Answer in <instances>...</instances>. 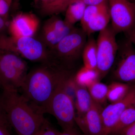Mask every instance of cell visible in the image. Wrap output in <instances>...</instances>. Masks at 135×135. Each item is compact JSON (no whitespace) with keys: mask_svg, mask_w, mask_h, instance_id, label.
Wrapping results in <instances>:
<instances>
[{"mask_svg":"<svg viewBox=\"0 0 135 135\" xmlns=\"http://www.w3.org/2000/svg\"><path fill=\"white\" fill-rule=\"evenodd\" d=\"M68 73L55 63H43L27 73L20 88L21 94L36 112L47 113L59 83Z\"/></svg>","mask_w":135,"mask_h":135,"instance_id":"cell-1","label":"cell"},{"mask_svg":"<svg viewBox=\"0 0 135 135\" xmlns=\"http://www.w3.org/2000/svg\"><path fill=\"white\" fill-rule=\"evenodd\" d=\"M0 98L8 125L17 135H35L47 120L18 91L3 90Z\"/></svg>","mask_w":135,"mask_h":135,"instance_id":"cell-2","label":"cell"},{"mask_svg":"<svg viewBox=\"0 0 135 135\" xmlns=\"http://www.w3.org/2000/svg\"><path fill=\"white\" fill-rule=\"evenodd\" d=\"M0 52L15 53L22 58L42 64L52 61L50 51L33 37H15L0 35Z\"/></svg>","mask_w":135,"mask_h":135,"instance_id":"cell-3","label":"cell"},{"mask_svg":"<svg viewBox=\"0 0 135 135\" xmlns=\"http://www.w3.org/2000/svg\"><path fill=\"white\" fill-rule=\"evenodd\" d=\"M68 74L60 81L51 99L47 113L53 115L63 130L75 128V103L69 95L65 88Z\"/></svg>","mask_w":135,"mask_h":135,"instance_id":"cell-4","label":"cell"},{"mask_svg":"<svg viewBox=\"0 0 135 135\" xmlns=\"http://www.w3.org/2000/svg\"><path fill=\"white\" fill-rule=\"evenodd\" d=\"M27 64L15 53L0 52V85L3 90L18 91L27 74Z\"/></svg>","mask_w":135,"mask_h":135,"instance_id":"cell-5","label":"cell"},{"mask_svg":"<svg viewBox=\"0 0 135 135\" xmlns=\"http://www.w3.org/2000/svg\"><path fill=\"white\" fill-rule=\"evenodd\" d=\"M116 34L112 27L109 25L99 32L96 43L97 70L100 78L108 73L115 61L119 50Z\"/></svg>","mask_w":135,"mask_h":135,"instance_id":"cell-6","label":"cell"},{"mask_svg":"<svg viewBox=\"0 0 135 135\" xmlns=\"http://www.w3.org/2000/svg\"><path fill=\"white\" fill-rule=\"evenodd\" d=\"M86 34L82 29L75 27L53 48L50 50L53 62L60 60L69 62L75 60L81 54L86 43Z\"/></svg>","mask_w":135,"mask_h":135,"instance_id":"cell-7","label":"cell"},{"mask_svg":"<svg viewBox=\"0 0 135 135\" xmlns=\"http://www.w3.org/2000/svg\"><path fill=\"white\" fill-rule=\"evenodd\" d=\"M111 27L116 34L133 31L135 25V3L128 0H108Z\"/></svg>","mask_w":135,"mask_h":135,"instance_id":"cell-8","label":"cell"},{"mask_svg":"<svg viewBox=\"0 0 135 135\" xmlns=\"http://www.w3.org/2000/svg\"><path fill=\"white\" fill-rule=\"evenodd\" d=\"M129 40L119 47V59L114 71V75L120 82L135 83V49Z\"/></svg>","mask_w":135,"mask_h":135,"instance_id":"cell-9","label":"cell"},{"mask_svg":"<svg viewBox=\"0 0 135 135\" xmlns=\"http://www.w3.org/2000/svg\"><path fill=\"white\" fill-rule=\"evenodd\" d=\"M135 95V88H131L123 99L115 103H111L103 109L101 117L104 135L112 134L121 114L128 107L133 104Z\"/></svg>","mask_w":135,"mask_h":135,"instance_id":"cell-10","label":"cell"},{"mask_svg":"<svg viewBox=\"0 0 135 135\" xmlns=\"http://www.w3.org/2000/svg\"><path fill=\"white\" fill-rule=\"evenodd\" d=\"M40 21L31 13H20L11 21L8 26L10 36L15 37H33L38 30Z\"/></svg>","mask_w":135,"mask_h":135,"instance_id":"cell-11","label":"cell"},{"mask_svg":"<svg viewBox=\"0 0 135 135\" xmlns=\"http://www.w3.org/2000/svg\"><path fill=\"white\" fill-rule=\"evenodd\" d=\"M103 109L101 105L94 101L91 108L84 116H75V124L84 135H104L101 117Z\"/></svg>","mask_w":135,"mask_h":135,"instance_id":"cell-12","label":"cell"},{"mask_svg":"<svg viewBox=\"0 0 135 135\" xmlns=\"http://www.w3.org/2000/svg\"><path fill=\"white\" fill-rule=\"evenodd\" d=\"M93 102L86 87L76 84L75 107L77 115L75 116H84L91 108Z\"/></svg>","mask_w":135,"mask_h":135,"instance_id":"cell-13","label":"cell"},{"mask_svg":"<svg viewBox=\"0 0 135 135\" xmlns=\"http://www.w3.org/2000/svg\"><path fill=\"white\" fill-rule=\"evenodd\" d=\"M110 20L109 6L107 5L81 29L87 35H90L105 29L108 26Z\"/></svg>","mask_w":135,"mask_h":135,"instance_id":"cell-14","label":"cell"},{"mask_svg":"<svg viewBox=\"0 0 135 135\" xmlns=\"http://www.w3.org/2000/svg\"><path fill=\"white\" fill-rule=\"evenodd\" d=\"M84 66L97 70V52L96 40L90 38L85 44L82 53Z\"/></svg>","mask_w":135,"mask_h":135,"instance_id":"cell-15","label":"cell"},{"mask_svg":"<svg viewBox=\"0 0 135 135\" xmlns=\"http://www.w3.org/2000/svg\"><path fill=\"white\" fill-rule=\"evenodd\" d=\"M86 6L80 2L71 3L65 11L64 20L66 23L72 26L82 19Z\"/></svg>","mask_w":135,"mask_h":135,"instance_id":"cell-16","label":"cell"},{"mask_svg":"<svg viewBox=\"0 0 135 135\" xmlns=\"http://www.w3.org/2000/svg\"><path fill=\"white\" fill-rule=\"evenodd\" d=\"M74 77L76 84L87 88L99 81L100 79L97 70L88 68L84 66L78 71Z\"/></svg>","mask_w":135,"mask_h":135,"instance_id":"cell-17","label":"cell"},{"mask_svg":"<svg viewBox=\"0 0 135 135\" xmlns=\"http://www.w3.org/2000/svg\"><path fill=\"white\" fill-rule=\"evenodd\" d=\"M72 0H48L41 3V12L44 16L56 15L65 11Z\"/></svg>","mask_w":135,"mask_h":135,"instance_id":"cell-18","label":"cell"},{"mask_svg":"<svg viewBox=\"0 0 135 135\" xmlns=\"http://www.w3.org/2000/svg\"><path fill=\"white\" fill-rule=\"evenodd\" d=\"M108 87L107 100L111 103H115L123 99L132 88L127 83L122 82L112 83Z\"/></svg>","mask_w":135,"mask_h":135,"instance_id":"cell-19","label":"cell"},{"mask_svg":"<svg viewBox=\"0 0 135 135\" xmlns=\"http://www.w3.org/2000/svg\"><path fill=\"white\" fill-rule=\"evenodd\" d=\"M65 36L56 31L45 22L42 30L41 41L51 50Z\"/></svg>","mask_w":135,"mask_h":135,"instance_id":"cell-20","label":"cell"},{"mask_svg":"<svg viewBox=\"0 0 135 135\" xmlns=\"http://www.w3.org/2000/svg\"><path fill=\"white\" fill-rule=\"evenodd\" d=\"M93 101L102 105L107 100L108 87L106 84L96 81L87 88Z\"/></svg>","mask_w":135,"mask_h":135,"instance_id":"cell-21","label":"cell"},{"mask_svg":"<svg viewBox=\"0 0 135 135\" xmlns=\"http://www.w3.org/2000/svg\"><path fill=\"white\" fill-rule=\"evenodd\" d=\"M135 121V108L133 104L121 114L111 135H118L122 130Z\"/></svg>","mask_w":135,"mask_h":135,"instance_id":"cell-22","label":"cell"},{"mask_svg":"<svg viewBox=\"0 0 135 135\" xmlns=\"http://www.w3.org/2000/svg\"><path fill=\"white\" fill-rule=\"evenodd\" d=\"M52 29L59 33L66 36L74 28V26L69 25L64 20L56 15H53L45 22Z\"/></svg>","mask_w":135,"mask_h":135,"instance_id":"cell-23","label":"cell"},{"mask_svg":"<svg viewBox=\"0 0 135 135\" xmlns=\"http://www.w3.org/2000/svg\"><path fill=\"white\" fill-rule=\"evenodd\" d=\"M107 5H108V3L98 5L86 6L83 17L80 21L81 28L84 27L91 19Z\"/></svg>","mask_w":135,"mask_h":135,"instance_id":"cell-24","label":"cell"},{"mask_svg":"<svg viewBox=\"0 0 135 135\" xmlns=\"http://www.w3.org/2000/svg\"><path fill=\"white\" fill-rule=\"evenodd\" d=\"M58 131L56 130L47 120L41 129L35 135H57Z\"/></svg>","mask_w":135,"mask_h":135,"instance_id":"cell-25","label":"cell"},{"mask_svg":"<svg viewBox=\"0 0 135 135\" xmlns=\"http://www.w3.org/2000/svg\"><path fill=\"white\" fill-rule=\"evenodd\" d=\"M10 4L7 0H0V16L7 17L9 11Z\"/></svg>","mask_w":135,"mask_h":135,"instance_id":"cell-26","label":"cell"},{"mask_svg":"<svg viewBox=\"0 0 135 135\" xmlns=\"http://www.w3.org/2000/svg\"><path fill=\"white\" fill-rule=\"evenodd\" d=\"M74 2H80L84 3L86 6H88L107 3L108 2V0H72L71 3Z\"/></svg>","mask_w":135,"mask_h":135,"instance_id":"cell-27","label":"cell"},{"mask_svg":"<svg viewBox=\"0 0 135 135\" xmlns=\"http://www.w3.org/2000/svg\"><path fill=\"white\" fill-rule=\"evenodd\" d=\"M118 135H135V121L122 130Z\"/></svg>","mask_w":135,"mask_h":135,"instance_id":"cell-28","label":"cell"},{"mask_svg":"<svg viewBox=\"0 0 135 135\" xmlns=\"http://www.w3.org/2000/svg\"><path fill=\"white\" fill-rule=\"evenodd\" d=\"M8 124V123L6 118L5 111L0 98V125L6 127V125Z\"/></svg>","mask_w":135,"mask_h":135,"instance_id":"cell-29","label":"cell"},{"mask_svg":"<svg viewBox=\"0 0 135 135\" xmlns=\"http://www.w3.org/2000/svg\"><path fill=\"white\" fill-rule=\"evenodd\" d=\"M75 128L71 129L63 130L62 132L58 131L57 135H81Z\"/></svg>","mask_w":135,"mask_h":135,"instance_id":"cell-30","label":"cell"},{"mask_svg":"<svg viewBox=\"0 0 135 135\" xmlns=\"http://www.w3.org/2000/svg\"><path fill=\"white\" fill-rule=\"evenodd\" d=\"M128 33L129 40L133 44L135 45V31L133 30Z\"/></svg>","mask_w":135,"mask_h":135,"instance_id":"cell-31","label":"cell"},{"mask_svg":"<svg viewBox=\"0 0 135 135\" xmlns=\"http://www.w3.org/2000/svg\"><path fill=\"white\" fill-rule=\"evenodd\" d=\"M0 135H11L7 127L0 125Z\"/></svg>","mask_w":135,"mask_h":135,"instance_id":"cell-32","label":"cell"},{"mask_svg":"<svg viewBox=\"0 0 135 135\" xmlns=\"http://www.w3.org/2000/svg\"><path fill=\"white\" fill-rule=\"evenodd\" d=\"M35 2H38V1H40L41 2V3H44L47 2V1H48V0H35Z\"/></svg>","mask_w":135,"mask_h":135,"instance_id":"cell-33","label":"cell"},{"mask_svg":"<svg viewBox=\"0 0 135 135\" xmlns=\"http://www.w3.org/2000/svg\"><path fill=\"white\" fill-rule=\"evenodd\" d=\"M20 0H14V2H15V4H18Z\"/></svg>","mask_w":135,"mask_h":135,"instance_id":"cell-34","label":"cell"},{"mask_svg":"<svg viewBox=\"0 0 135 135\" xmlns=\"http://www.w3.org/2000/svg\"><path fill=\"white\" fill-rule=\"evenodd\" d=\"M133 105L134 106V107L135 108V95L134 98V100H133Z\"/></svg>","mask_w":135,"mask_h":135,"instance_id":"cell-35","label":"cell"},{"mask_svg":"<svg viewBox=\"0 0 135 135\" xmlns=\"http://www.w3.org/2000/svg\"><path fill=\"white\" fill-rule=\"evenodd\" d=\"M7 1L9 3V4H10V5H11V3H12V0H7Z\"/></svg>","mask_w":135,"mask_h":135,"instance_id":"cell-36","label":"cell"},{"mask_svg":"<svg viewBox=\"0 0 135 135\" xmlns=\"http://www.w3.org/2000/svg\"><path fill=\"white\" fill-rule=\"evenodd\" d=\"M1 17H0V24H1Z\"/></svg>","mask_w":135,"mask_h":135,"instance_id":"cell-37","label":"cell"},{"mask_svg":"<svg viewBox=\"0 0 135 135\" xmlns=\"http://www.w3.org/2000/svg\"><path fill=\"white\" fill-rule=\"evenodd\" d=\"M0 88H1V85H0Z\"/></svg>","mask_w":135,"mask_h":135,"instance_id":"cell-38","label":"cell"},{"mask_svg":"<svg viewBox=\"0 0 135 135\" xmlns=\"http://www.w3.org/2000/svg\"></svg>","mask_w":135,"mask_h":135,"instance_id":"cell-39","label":"cell"}]
</instances>
